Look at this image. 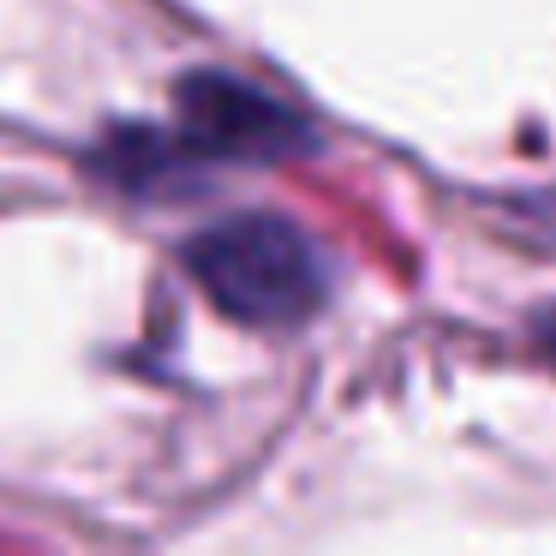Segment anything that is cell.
Listing matches in <instances>:
<instances>
[{"label":"cell","instance_id":"3957f363","mask_svg":"<svg viewBox=\"0 0 556 556\" xmlns=\"http://www.w3.org/2000/svg\"><path fill=\"white\" fill-rule=\"evenodd\" d=\"M186 162H198L192 150H186V138L180 132L162 138V132H150V126H114V132L102 138V150H97L102 180H114L121 192H144V198L180 192L174 174H180Z\"/></svg>","mask_w":556,"mask_h":556},{"label":"cell","instance_id":"7a4b0ae2","mask_svg":"<svg viewBox=\"0 0 556 556\" xmlns=\"http://www.w3.org/2000/svg\"><path fill=\"white\" fill-rule=\"evenodd\" d=\"M174 132L198 162H288L312 150L300 114L233 73H186L174 85Z\"/></svg>","mask_w":556,"mask_h":556},{"label":"cell","instance_id":"277c9868","mask_svg":"<svg viewBox=\"0 0 556 556\" xmlns=\"http://www.w3.org/2000/svg\"><path fill=\"white\" fill-rule=\"evenodd\" d=\"M532 336H539V348L551 353V365H556V305H544V312L532 317Z\"/></svg>","mask_w":556,"mask_h":556},{"label":"cell","instance_id":"6da1fadb","mask_svg":"<svg viewBox=\"0 0 556 556\" xmlns=\"http://www.w3.org/2000/svg\"><path fill=\"white\" fill-rule=\"evenodd\" d=\"M186 269L222 317L257 329H288L324 305V252L281 216H228L186 240Z\"/></svg>","mask_w":556,"mask_h":556}]
</instances>
